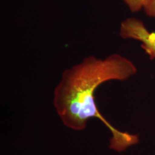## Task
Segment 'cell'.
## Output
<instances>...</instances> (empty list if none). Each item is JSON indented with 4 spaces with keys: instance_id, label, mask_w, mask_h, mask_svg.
<instances>
[{
    "instance_id": "cell-1",
    "label": "cell",
    "mask_w": 155,
    "mask_h": 155,
    "mask_svg": "<svg viewBox=\"0 0 155 155\" xmlns=\"http://www.w3.org/2000/svg\"><path fill=\"white\" fill-rule=\"evenodd\" d=\"M137 71L130 60L118 53L103 59L88 56L65 70L53 93V105L63 124L72 130L82 131L88 119L97 118L111 134L110 149L121 152L137 144V135L117 130L101 115L94 97L104 83L126 81Z\"/></svg>"
},
{
    "instance_id": "cell-2",
    "label": "cell",
    "mask_w": 155,
    "mask_h": 155,
    "mask_svg": "<svg viewBox=\"0 0 155 155\" xmlns=\"http://www.w3.org/2000/svg\"><path fill=\"white\" fill-rule=\"evenodd\" d=\"M120 35L124 39H134L141 42V48L145 50L150 59L155 58V33L147 30L141 21L129 18L122 22Z\"/></svg>"
},
{
    "instance_id": "cell-3",
    "label": "cell",
    "mask_w": 155,
    "mask_h": 155,
    "mask_svg": "<svg viewBox=\"0 0 155 155\" xmlns=\"http://www.w3.org/2000/svg\"><path fill=\"white\" fill-rule=\"evenodd\" d=\"M131 12H138L143 9L145 0H123Z\"/></svg>"
},
{
    "instance_id": "cell-4",
    "label": "cell",
    "mask_w": 155,
    "mask_h": 155,
    "mask_svg": "<svg viewBox=\"0 0 155 155\" xmlns=\"http://www.w3.org/2000/svg\"><path fill=\"white\" fill-rule=\"evenodd\" d=\"M142 9L149 17L155 18V0H145Z\"/></svg>"
}]
</instances>
